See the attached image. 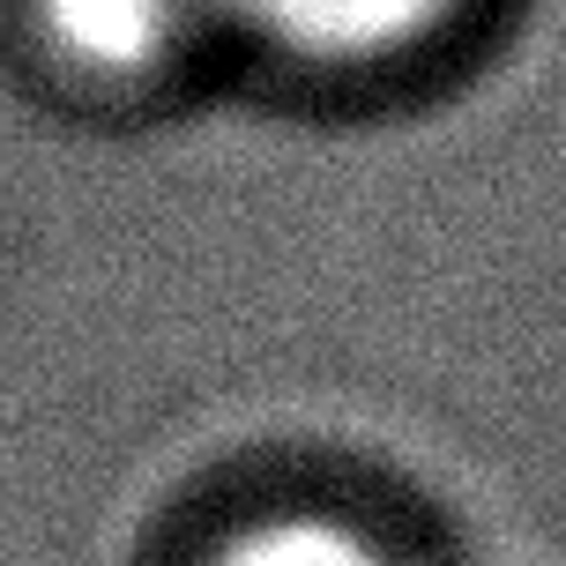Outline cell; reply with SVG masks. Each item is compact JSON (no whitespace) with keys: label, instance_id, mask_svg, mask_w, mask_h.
<instances>
[{"label":"cell","instance_id":"obj_1","mask_svg":"<svg viewBox=\"0 0 566 566\" xmlns=\"http://www.w3.org/2000/svg\"><path fill=\"white\" fill-rule=\"evenodd\" d=\"M470 0H209L217 38L291 75H388L440 45Z\"/></svg>","mask_w":566,"mask_h":566},{"label":"cell","instance_id":"obj_3","mask_svg":"<svg viewBox=\"0 0 566 566\" xmlns=\"http://www.w3.org/2000/svg\"><path fill=\"white\" fill-rule=\"evenodd\" d=\"M195 566H418L388 530L336 507H261L209 537Z\"/></svg>","mask_w":566,"mask_h":566},{"label":"cell","instance_id":"obj_2","mask_svg":"<svg viewBox=\"0 0 566 566\" xmlns=\"http://www.w3.org/2000/svg\"><path fill=\"white\" fill-rule=\"evenodd\" d=\"M38 60L90 90H149L217 38L209 0H30Z\"/></svg>","mask_w":566,"mask_h":566}]
</instances>
